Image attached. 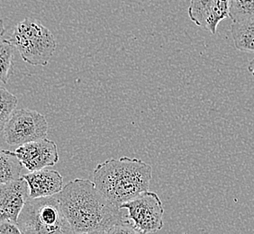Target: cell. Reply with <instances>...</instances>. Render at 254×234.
<instances>
[{
  "mask_svg": "<svg viewBox=\"0 0 254 234\" xmlns=\"http://www.w3.org/2000/svg\"><path fill=\"white\" fill-rule=\"evenodd\" d=\"M56 195L74 234H137L128 215L103 195L94 181L75 178Z\"/></svg>",
  "mask_w": 254,
  "mask_h": 234,
  "instance_id": "6da1fadb",
  "label": "cell"
},
{
  "mask_svg": "<svg viewBox=\"0 0 254 234\" xmlns=\"http://www.w3.org/2000/svg\"><path fill=\"white\" fill-rule=\"evenodd\" d=\"M152 176L151 165L129 157L107 160L93 171L96 187L118 206L149 191Z\"/></svg>",
  "mask_w": 254,
  "mask_h": 234,
  "instance_id": "7a4b0ae2",
  "label": "cell"
},
{
  "mask_svg": "<svg viewBox=\"0 0 254 234\" xmlns=\"http://www.w3.org/2000/svg\"><path fill=\"white\" fill-rule=\"evenodd\" d=\"M17 225L22 234H74L56 195L30 197L20 213Z\"/></svg>",
  "mask_w": 254,
  "mask_h": 234,
  "instance_id": "3957f363",
  "label": "cell"
},
{
  "mask_svg": "<svg viewBox=\"0 0 254 234\" xmlns=\"http://www.w3.org/2000/svg\"><path fill=\"white\" fill-rule=\"evenodd\" d=\"M7 39L18 51L23 60L33 66H47L56 49L54 34L34 18L27 17L21 21Z\"/></svg>",
  "mask_w": 254,
  "mask_h": 234,
  "instance_id": "277c9868",
  "label": "cell"
},
{
  "mask_svg": "<svg viewBox=\"0 0 254 234\" xmlns=\"http://www.w3.org/2000/svg\"><path fill=\"white\" fill-rule=\"evenodd\" d=\"M49 125L44 115L31 109H17L1 131L10 146H21L47 136Z\"/></svg>",
  "mask_w": 254,
  "mask_h": 234,
  "instance_id": "5b68a950",
  "label": "cell"
},
{
  "mask_svg": "<svg viewBox=\"0 0 254 234\" xmlns=\"http://www.w3.org/2000/svg\"><path fill=\"white\" fill-rule=\"evenodd\" d=\"M120 208L127 210L137 234L156 233L163 227L164 207L159 195L154 192L146 191L123 204Z\"/></svg>",
  "mask_w": 254,
  "mask_h": 234,
  "instance_id": "8992f818",
  "label": "cell"
},
{
  "mask_svg": "<svg viewBox=\"0 0 254 234\" xmlns=\"http://www.w3.org/2000/svg\"><path fill=\"white\" fill-rule=\"evenodd\" d=\"M13 153L30 172L54 166L59 161L58 147L46 137L18 146Z\"/></svg>",
  "mask_w": 254,
  "mask_h": 234,
  "instance_id": "52a82bcc",
  "label": "cell"
},
{
  "mask_svg": "<svg viewBox=\"0 0 254 234\" xmlns=\"http://www.w3.org/2000/svg\"><path fill=\"white\" fill-rule=\"evenodd\" d=\"M231 0H190L188 14L201 28L215 34L221 21L230 17Z\"/></svg>",
  "mask_w": 254,
  "mask_h": 234,
  "instance_id": "ba28073f",
  "label": "cell"
},
{
  "mask_svg": "<svg viewBox=\"0 0 254 234\" xmlns=\"http://www.w3.org/2000/svg\"><path fill=\"white\" fill-rule=\"evenodd\" d=\"M30 198L28 182L23 176L19 179L0 185V220L17 223L20 213Z\"/></svg>",
  "mask_w": 254,
  "mask_h": 234,
  "instance_id": "9c48e42d",
  "label": "cell"
},
{
  "mask_svg": "<svg viewBox=\"0 0 254 234\" xmlns=\"http://www.w3.org/2000/svg\"><path fill=\"white\" fill-rule=\"evenodd\" d=\"M22 176L28 182L32 198L57 195L64 188V177L58 171L43 169Z\"/></svg>",
  "mask_w": 254,
  "mask_h": 234,
  "instance_id": "30bf717a",
  "label": "cell"
},
{
  "mask_svg": "<svg viewBox=\"0 0 254 234\" xmlns=\"http://www.w3.org/2000/svg\"><path fill=\"white\" fill-rule=\"evenodd\" d=\"M231 34L236 49L254 53V17L233 22Z\"/></svg>",
  "mask_w": 254,
  "mask_h": 234,
  "instance_id": "8fae6325",
  "label": "cell"
},
{
  "mask_svg": "<svg viewBox=\"0 0 254 234\" xmlns=\"http://www.w3.org/2000/svg\"><path fill=\"white\" fill-rule=\"evenodd\" d=\"M23 163L13 151L2 150L0 152V184L19 179Z\"/></svg>",
  "mask_w": 254,
  "mask_h": 234,
  "instance_id": "7c38bea8",
  "label": "cell"
},
{
  "mask_svg": "<svg viewBox=\"0 0 254 234\" xmlns=\"http://www.w3.org/2000/svg\"><path fill=\"white\" fill-rule=\"evenodd\" d=\"M15 46L8 39L1 36L0 43V79L2 83L6 84L9 79L11 66L13 61V54Z\"/></svg>",
  "mask_w": 254,
  "mask_h": 234,
  "instance_id": "4fadbf2b",
  "label": "cell"
},
{
  "mask_svg": "<svg viewBox=\"0 0 254 234\" xmlns=\"http://www.w3.org/2000/svg\"><path fill=\"white\" fill-rule=\"evenodd\" d=\"M1 97V110H0V131L5 127V123L9 120L10 117L15 110L17 106V98L12 93H10L5 88H0Z\"/></svg>",
  "mask_w": 254,
  "mask_h": 234,
  "instance_id": "5bb4252c",
  "label": "cell"
},
{
  "mask_svg": "<svg viewBox=\"0 0 254 234\" xmlns=\"http://www.w3.org/2000/svg\"><path fill=\"white\" fill-rule=\"evenodd\" d=\"M254 17V0H231L230 18L233 22Z\"/></svg>",
  "mask_w": 254,
  "mask_h": 234,
  "instance_id": "9a60e30c",
  "label": "cell"
},
{
  "mask_svg": "<svg viewBox=\"0 0 254 234\" xmlns=\"http://www.w3.org/2000/svg\"><path fill=\"white\" fill-rule=\"evenodd\" d=\"M22 234L17 223L10 220H0V234Z\"/></svg>",
  "mask_w": 254,
  "mask_h": 234,
  "instance_id": "2e32d148",
  "label": "cell"
},
{
  "mask_svg": "<svg viewBox=\"0 0 254 234\" xmlns=\"http://www.w3.org/2000/svg\"><path fill=\"white\" fill-rule=\"evenodd\" d=\"M248 69H249L250 72L253 74V76L254 77V58L250 61Z\"/></svg>",
  "mask_w": 254,
  "mask_h": 234,
  "instance_id": "e0dca14e",
  "label": "cell"
}]
</instances>
